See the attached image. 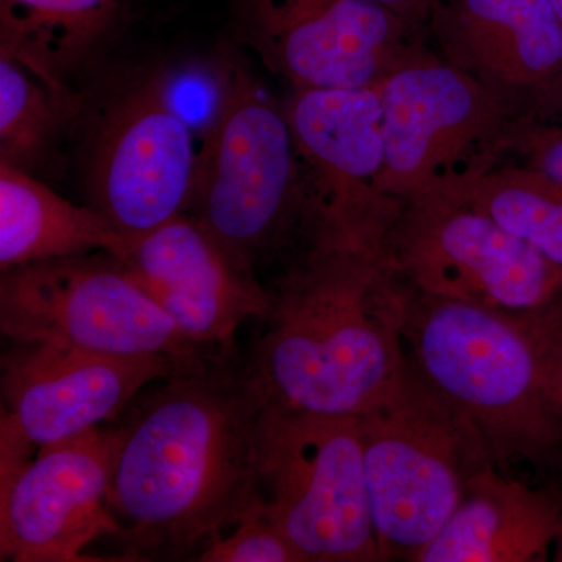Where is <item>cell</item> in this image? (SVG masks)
<instances>
[{
  "label": "cell",
  "mask_w": 562,
  "mask_h": 562,
  "mask_svg": "<svg viewBox=\"0 0 562 562\" xmlns=\"http://www.w3.org/2000/svg\"><path fill=\"white\" fill-rule=\"evenodd\" d=\"M265 403L232 355L161 380L121 428L111 479L109 508L128 560L199 553L246 516Z\"/></svg>",
  "instance_id": "6da1fadb"
},
{
  "label": "cell",
  "mask_w": 562,
  "mask_h": 562,
  "mask_svg": "<svg viewBox=\"0 0 562 562\" xmlns=\"http://www.w3.org/2000/svg\"><path fill=\"white\" fill-rule=\"evenodd\" d=\"M380 233L322 221L273 283L266 330L246 362L266 403L328 416L375 408L406 369V284Z\"/></svg>",
  "instance_id": "7a4b0ae2"
},
{
  "label": "cell",
  "mask_w": 562,
  "mask_h": 562,
  "mask_svg": "<svg viewBox=\"0 0 562 562\" xmlns=\"http://www.w3.org/2000/svg\"><path fill=\"white\" fill-rule=\"evenodd\" d=\"M402 339L406 364L471 422L494 462L562 449V306L512 313L406 284Z\"/></svg>",
  "instance_id": "3957f363"
},
{
  "label": "cell",
  "mask_w": 562,
  "mask_h": 562,
  "mask_svg": "<svg viewBox=\"0 0 562 562\" xmlns=\"http://www.w3.org/2000/svg\"><path fill=\"white\" fill-rule=\"evenodd\" d=\"M187 213L257 271L273 258L290 262L321 222L283 106L228 55L216 66Z\"/></svg>",
  "instance_id": "277c9868"
},
{
  "label": "cell",
  "mask_w": 562,
  "mask_h": 562,
  "mask_svg": "<svg viewBox=\"0 0 562 562\" xmlns=\"http://www.w3.org/2000/svg\"><path fill=\"white\" fill-rule=\"evenodd\" d=\"M360 419L366 484L382 561H417L476 473L495 465L479 430L406 364Z\"/></svg>",
  "instance_id": "5b68a950"
},
{
  "label": "cell",
  "mask_w": 562,
  "mask_h": 562,
  "mask_svg": "<svg viewBox=\"0 0 562 562\" xmlns=\"http://www.w3.org/2000/svg\"><path fill=\"white\" fill-rule=\"evenodd\" d=\"M255 503L305 562H376L360 419L265 403Z\"/></svg>",
  "instance_id": "8992f818"
},
{
  "label": "cell",
  "mask_w": 562,
  "mask_h": 562,
  "mask_svg": "<svg viewBox=\"0 0 562 562\" xmlns=\"http://www.w3.org/2000/svg\"><path fill=\"white\" fill-rule=\"evenodd\" d=\"M384 169L395 201L447 195L505 162L516 116L480 81L417 41L379 85Z\"/></svg>",
  "instance_id": "52a82bcc"
},
{
  "label": "cell",
  "mask_w": 562,
  "mask_h": 562,
  "mask_svg": "<svg viewBox=\"0 0 562 562\" xmlns=\"http://www.w3.org/2000/svg\"><path fill=\"white\" fill-rule=\"evenodd\" d=\"M0 330L13 342L199 362L217 355L184 338L109 251L2 272Z\"/></svg>",
  "instance_id": "ba28073f"
},
{
  "label": "cell",
  "mask_w": 562,
  "mask_h": 562,
  "mask_svg": "<svg viewBox=\"0 0 562 562\" xmlns=\"http://www.w3.org/2000/svg\"><path fill=\"white\" fill-rule=\"evenodd\" d=\"M379 243L387 268L424 294L512 313L562 306V268L462 203L395 201Z\"/></svg>",
  "instance_id": "9c48e42d"
},
{
  "label": "cell",
  "mask_w": 562,
  "mask_h": 562,
  "mask_svg": "<svg viewBox=\"0 0 562 562\" xmlns=\"http://www.w3.org/2000/svg\"><path fill=\"white\" fill-rule=\"evenodd\" d=\"M199 143L168 83L147 76L103 106L91 140L92 209L133 241L187 213Z\"/></svg>",
  "instance_id": "30bf717a"
},
{
  "label": "cell",
  "mask_w": 562,
  "mask_h": 562,
  "mask_svg": "<svg viewBox=\"0 0 562 562\" xmlns=\"http://www.w3.org/2000/svg\"><path fill=\"white\" fill-rule=\"evenodd\" d=\"M205 361V360H203ZM13 342L2 358L0 482L35 450L114 419L144 386L201 364Z\"/></svg>",
  "instance_id": "8fae6325"
},
{
  "label": "cell",
  "mask_w": 562,
  "mask_h": 562,
  "mask_svg": "<svg viewBox=\"0 0 562 562\" xmlns=\"http://www.w3.org/2000/svg\"><path fill=\"white\" fill-rule=\"evenodd\" d=\"M244 41L294 90L373 87L425 32L369 0H244Z\"/></svg>",
  "instance_id": "7c38bea8"
},
{
  "label": "cell",
  "mask_w": 562,
  "mask_h": 562,
  "mask_svg": "<svg viewBox=\"0 0 562 562\" xmlns=\"http://www.w3.org/2000/svg\"><path fill=\"white\" fill-rule=\"evenodd\" d=\"M122 441L102 427L41 447L0 482V560L91 561L83 550L102 536L120 538L109 492Z\"/></svg>",
  "instance_id": "4fadbf2b"
},
{
  "label": "cell",
  "mask_w": 562,
  "mask_h": 562,
  "mask_svg": "<svg viewBox=\"0 0 562 562\" xmlns=\"http://www.w3.org/2000/svg\"><path fill=\"white\" fill-rule=\"evenodd\" d=\"M116 258L184 338L213 355H232L239 327L265 319L269 288L191 213L128 244Z\"/></svg>",
  "instance_id": "5bb4252c"
},
{
  "label": "cell",
  "mask_w": 562,
  "mask_h": 562,
  "mask_svg": "<svg viewBox=\"0 0 562 562\" xmlns=\"http://www.w3.org/2000/svg\"><path fill=\"white\" fill-rule=\"evenodd\" d=\"M425 36L517 121L562 116V22L550 0H435Z\"/></svg>",
  "instance_id": "9a60e30c"
},
{
  "label": "cell",
  "mask_w": 562,
  "mask_h": 562,
  "mask_svg": "<svg viewBox=\"0 0 562 562\" xmlns=\"http://www.w3.org/2000/svg\"><path fill=\"white\" fill-rule=\"evenodd\" d=\"M283 110L322 220L382 222L394 199L380 191L384 133L379 87L294 90Z\"/></svg>",
  "instance_id": "2e32d148"
},
{
  "label": "cell",
  "mask_w": 562,
  "mask_h": 562,
  "mask_svg": "<svg viewBox=\"0 0 562 562\" xmlns=\"http://www.w3.org/2000/svg\"><path fill=\"white\" fill-rule=\"evenodd\" d=\"M557 495L495 471L476 473L460 505L416 562H538L549 560L560 530Z\"/></svg>",
  "instance_id": "e0dca14e"
},
{
  "label": "cell",
  "mask_w": 562,
  "mask_h": 562,
  "mask_svg": "<svg viewBox=\"0 0 562 562\" xmlns=\"http://www.w3.org/2000/svg\"><path fill=\"white\" fill-rule=\"evenodd\" d=\"M128 241L92 206L74 205L32 173L0 161V268L109 251Z\"/></svg>",
  "instance_id": "ac0fdd59"
},
{
  "label": "cell",
  "mask_w": 562,
  "mask_h": 562,
  "mask_svg": "<svg viewBox=\"0 0 562 562\" xmlns=\"http://www.w3.org/2000/svg\"><path fill=\"white\" fill-rule=\"evenodd\" d=\"M132 0H0V55L68 83L116 35Z\"/></svg>",
  "instance_id": "d6986e66"
},
{
  "label": "cell",
  "mask_w": 562,
  "mask_h": 562,
  "mask_svg": "<svg viewBox=\"0 0 562 562\" xmlns=\"http://www.w3.org/2000/svg\"><path fill=\"white\" fill-rule=\"evenodd\" d=\"M79 113L68 83L0 55V161L32 173Z\"/></svg>",
  "instance_id": "ffe728a7"
},
{
  "label": "cell",
  "mask_w": 562,
  "mask_h": 562,
  "mask_svg": "<svg viewBox=\"0 0 562 562\" xmlns=\"http://www.w3.org/2000/svg\"><path fill=\"white\" fill-rule=\"evenodd\" d=\"M438 198L486 214L562 268V183L525 166L505 162Z\"/></svg>",
  "instance_id": "44dd1931"
},
{
  "label": "cell",
  "mask_w": 562,
  "mask_h": 562,
  "mask_svg": "<svg viewBox=\"0 0 562 562\" xmlns=\"http://www.w3.org/2000/svg\"><path fill=\"white\" fill-rule=\"evenodd\" d=\"M202 562H305L299 550L258 508L257 503L231 532L213 539L198 553Z\"/></svg>",
  "instance_id": "7402d4cb"
},
{
  "label": "cell",
  "mask_w": 562,
  "mask_h": 562,
  "mask_svg": "<svg viewBox=\"0 0 562 562\" xmlns=\"http://www.w3.org/2000/svg\"><path fill=\"white\" fill-rule=\"evenodd\" d=\"M505 162L535 169L562 183V116L514 122L506 138Z\"/></svg>",
  "instance_id": "603a6c76"
},
{
  "label": "cell",
  "mask_w": 562,
  "mask_h": 562,
  "mask_svg": "<svg viewBox=\"0 0 562 562\" xmlns=\"http://www.w3.org/2000/svg\"><path fill=\"white\" fill-rule=\"evenodd\" d=\"M369 2L379 3L384 9L394 11L414 27L425 32V25H427L435 0H369Z\"/></svg>",
  "instance_id": "cb8c5ba5"
},
{
  "label": "cell",
  "mask_w": 562,
  "mask_h": 562,
  "mask_svg": "<svg viewBox=\"0 0 562 562\" xmlns=\"http://www.w3.org/2000/svg\"><path fill=\"white\" fill-rule=\"evenodd\" d=\"M552 554L554 557V560L562 561V517H561L560 530H558L557 541H554Z\"/></svg>",
  "instance_id": "d4e9b609"
},
{
  "label": "cell",
  "mask_w": 562,
  "mask_h": 562,
  "mask_svg": "<svg viewBox=\"0 0 562 562\" xmlns=\"http://www.w3.org/2000/svg\"><path fill=\"white\" fill-rule=\"evenodd\" d=\"M550 3H552L553 9L557 10L558 16H560L562 22V0H550Z\"/></svg>",
  "instance_id": "484cf974"
}]
</instances>
